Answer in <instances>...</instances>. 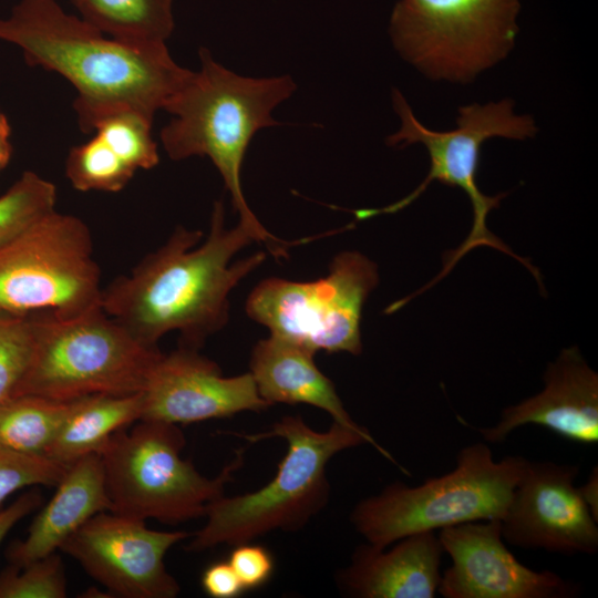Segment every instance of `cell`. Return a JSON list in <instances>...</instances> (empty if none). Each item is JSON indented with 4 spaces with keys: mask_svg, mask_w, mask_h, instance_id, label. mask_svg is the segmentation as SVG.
<instances>
[{
    "mask_svg": "<svg viewBox=\"0 0 598 598\" xmlns=\"http://www.w3.org/2000/svg\"><path fill=\"white\" fill-rule=\"evenodd\" d=\"M519 8V0H399L389 33L426 76L468 83L513 49Z\"/></svg>",
    "mask_w": 598,
    "mask_h": 598,
    "instance_id": "obj_10",
    "label": "cell"
},
{
    "mask_svg": "<svg viewBox=\"0 0 598 598\" xmlns=\"http://www.w3.org/2000/svg\"><path fill=\"white\" fill-rule=\"evenodd\" d=\"M228 563L245 590L264 586L271 578L275 569L271 553L266 547L250 544V542L235 545Z\"/></svg>",
    "mask_w": 598,
    "mask_h": 598,
    "instance_id": "obj_29",
    "label": "cell"
},
{
    "mask_svg": "<svg viewBox=\"0 0 598 598\" xmlns=\"http://www.w3.org/2000/svg\"><path fill=\"white\" fill-rule=\"evenodd\" d=\"M190 535L151 529L145 520L106 511L90 518L60 550L113 596L174 598L181 586L167 571L164 558Z\"/></svg>",
    "mask_w": 598,
    "mask_h": 598,
    "instance_id": "obj_12",
    "label": "cell"
},
{
    "mask_svg": "<svg viewBox=\"0 0 598 598\" xmlns=\"http://www.w3.org/2000/svg\"><path fill=\"white\" fill-rule=\"evenodd\" d=\"M80 17L114 39L162 44L174 31L173 0H71Z\"/></svg>",
    "mask_w": 598,
    "mask_h": 598,
    "instance_id": "obj_21",
    "label": "cell"
},
{
    "mask_svg": "<svg viewBox=\"0 0 598 598\" xmlns=\"http://www.w3.org/2000/svg\"><path fill=\"white\" fill-rule=\"evenodd\" d=\"M101 270L79 217L53 210L0 248V312L66 318L100 306Z\"/></svg>",
    "mask_w": 598,
    "mask_h": 598,
    "instance_id": "obj_9",
    "label": "cell"
},
{
    "mask_svg": "<svg viewBox=\"0 0 598 598\" xmlns=\"http://www.w3.org/2000/svg\"><path fill=\"white\" fill-rule=\"evenodd\" d=\"M200 584L203 590L213 598H236L245 591L228 560L207 566L202 574Z\"/></svg>",
    "mask_w": 598,
    "mask_h": 598,
    "instance_id": "obj_30",
    "label": "cell"
},
{
    "mask_svg": "<svg viewBox=\"0 0 598 598\" xmlns=\"http://www.w3.org/2000/svg\"><path fill=\"white\" fill-rule=\"evenodd\" d=\"M579 493L591 515L598 520V468L595 466L585 484L578 487Z\"/></svg>",
    "mask_w": 598,
    "mask_h": 598,
    "instance_id": "obj_32",
    "label": "cell"
},
{
    "mask_svg": "<svg viewBox=\"0 0 598 598\" xmlns=\"http://www.w3.org/2000/svg\"><path fill=\"white\" fill-rule=\"evenodd\" d=\"M12 156V145L9 136L0 135V172L8 165Z\"/></svg>",
    "mask_w": 598,
    "mask_h": 598,
    "instance_id": "obj_33",
    "label": "cell"
},
{
    "mask_svg": "<svg viewBox=\"0 0 598 598\" xmlns=\"http://www.w3.org/2000/svg\"><path fill=\"white\" fill-rule=\"evenodd\" d=\"M73 401H56L34 394L11 396L0 405V447L45 456Z\"/></svg>",
    "mask_w": 598,
    "mask_h": 598,
    "instance_id": "obj_22",
    "label": "cell"
},
{
    "mask_svg": "<svg viewBox=\"0 0 598 598\" xmlns=\"http://www.w3.org/2000/svg\"><path fill=\"white\" fill-rule=\"evenodd\" d=\"M393 105L401 118V127L395 134L388 137L386 143L399 148L415 143L423 144L430 155V172L425 179L406 197L383 208L358 209L353 212L357 219L363 220L381 214L396 213L414 202L434 181L461 188L467 195L473 208V226L468 236L456 249L445 254L441 272L414 295L430 289L445 277L464 255L480 246L492 247L514 257L542 283L540 272L530 261L515 255L486 226L488 213L499 206L506 194L487 196L480 190L476 183L483 143L493 137L511 140L533 137L537 132L534 120L528 115L514 114L512 100L489 102L484 105L474 103L458 110L456 128L437 132L425 127L417 121L398 90L393 91Z\"/></svg>",
    "mask_w": 598,
    "mask_h": 598,
    "instance_id": "obj_7",
    "label": "cell"
},
{
    "mask_svg": "<svg viewBox=\"0 0 598 598\" xmlns=\"http://www.w3.org/2000/svg\"><path fill=\"white\" fill-rule=\"evenodd\" d=\"M32 351L30 317L0 312V405L13 395L29 367Z\"/></svg>",
    "mask_w": 598,
    "mask_h": 598,
    "instance_id": "obj_27",
    "label": "cell"
},
{
    "mask_svg": "<svg viewBox=\"0 0 598 598\" xmlns=\"http://www.w3.org/2000/svg\"><path fill=\"white\" fill-rule=\"evenodd\" d=\"M142 409L141 392L75 399L45 456L69 466L89 454L100 453L115 432L141 419Z\"/></svg>",
    "mask_w": 598,
    "mask_h": 598,
    "instance_id": "obj_20",
    "label": "cell"
},
{
    "mask_svg": "<svg viewBox=\"0 0 598 598\" xmlns=\"http://www.w3.org/2000/svg\"><path fill=\"white\" fill-rule=\"evenodd\" d=\"M11 127L4 114L0 113V135L10 136Z\"/></svg>",
    "mask_w": 598,
    "mask_h": 598,
    "instance_id": "obj_34",
    "label": "cell"
},
{
    "mask_svg": "<svg viewBox=\"0 0 598 598\" xmlns=\"http://www.w3.org/2000/svg\"><path fill=\"white\" fill-rule=\"evenodd\" d=\"M152 123L153 120L136 111L122 110L96 120L91 132L100 135L135 171L150 169L159 162Z\"/></svg>",
    "mask_w": 598,
    "mask_h": 598,
    "instance_id": "obj_25",
    "label": "cell"
},
{
    "mask_svg": "<svg viewBox=\"0 0 598 598\" xmlns=\"http://www.w3.org/2000/svg\"><path fill=\"white\" fill-rule=\"evenodd\" d=\"M42 495L37 487L23 493L0 511V545L9 532L25 516L41 506Z\"/></svg>",
    "mask_w": 598,
    "mask_h": 598,
    "instance_id": "obj_31",
    "label": "cell"
},
{
    "mask_svg": "<svg viewBox=\"0 0 598 598\" xmlns=\"http://www.w3.org/2000/svg\"><path fill=\"white\" fill-rule=\"evenodd\" d=\"M198 351L178 346L159 354L141 392L140 420L184 425L271 406L249 372L224 377L219 365Z\"/></svg>",
    "mask_w": 598,
    "mask_h": 598,
    "instance_id": "obj_15",
    "label": "cell"
},
{
    "mask_svg": "<svg viewBox=\"0 0 598 598\" xmlns=\"http://www.w3.org/2000/svg\"><path fill=\"white\" fill-rule=\"evenodd\" d=\"M185 443L178 425L158 421L138 420L115 432L99 453L110 512L169 525L205 516L243 466L245 448L210 478L181 456Z\"/></svg>",
    "mask_w": 598,
    "mask_h": 598,
    "instance_id": "obj_8",
    "label": "cell"
},
{
    "mask_svg": "<svg viewBox=\"0 0 598 598\" xmlns=\"http://www.w3.org/2000/svg\"><path fill=\"white\" fill-rule=\"evenodd\" d=\"M315 354L271 334L259 340L249 362V373L259 395L270 405L308 404L327 412L333 422L364 429L350 416L333 382L318 369Z\"/></svg>",
    "mask_w": 598,
    "mask_h": 598,
    "instance_id": "obj_19",
    "label": "cell"
},
{
    "mask_svg": "<svg viewBox=\"0 0 598 598\" xmlns=\"http://www.w3.org/2000/svg\"><path fill=\"white\" fill-rule=\"evenodd\" d=\"M451 558L437 592L444 598H570L579 586L549 570L523 565L507 549L501 519L468 522L440 529Z\"/></svg>",
    "mask_w": 598,
    "mask_h": 598,
    "instance_id": "obj_14",
    "label": "cell"
},
{
    "mask_svg": "<svg viewBox=\"0 0 598 598\" xmlns=\"http://www.w3.org/2000/svg\"><path fill=\"white\" fill-rule=\"evenodd\" d=\"M53 183L27 171L0 196V248L55 209Z\"/></svg>",
    "mask_w": 598,
    "mask_h": 598,
    "instance_id": "obj_24",
    "label": "cell"
},
{
    "mask_svg": "<svg viewBox=\"0 0 598 598\" xmlns=\"http://www.w3.org/2000/svg\"><path fill=\"white\" fill-rule=\"evenodd\" d=\"M33 351L14 395L71 401L143 391L162 351L138 341L101 306L66 318L28 316Z\"/></svg>",
    "mask_w": 598,
    "mask_h": 598,
    "instance_id": "obj_6",
    "label": "cell"
},
{
    "mask_svg": "<svg viewBox=\"0 0 598 598\" xmlns=\"http://www.w3.org/2000/svg\"><path fill=\"white\" fill-rule=\"evenodd\" d=\"M527 458H493L486 443L463 447L453 471L417 486L394 482L360 501L350 515L367 543L386 548L422 532L468 522L501 519L523 475Z\"/></svg>",
    "mask_w": 598,
    "mask_h": 598,
    "instance_id": "obj_5",
    "label": "cell"
},
{
    "mask_svg": "<svg viewBox=\"0 0 598 598\" xmlns=\"http://www.w3.org/2000/svg\"><path fill=\"white\" fill-rule=\"evenodd\" d=\"M235 435L249 443L281 437L287 442V452L266 485L243 495H223L208 505L205 525L190 535L185 546L188 551H204L223 544L235 546L276 529H300L326 506L330 493L327 465L347 448L370 444L399 465L368 430L337 422L328 431L318 432L300 415H286L266 432Z\"/></svg>",
    "mask_w": 598,
    "mask_h": 598,
    "instance_id": "obj_4",
    "label": "cell"
},
{
    "mask_svg": "<svg viewBox=\"0 0 598 598\" xmlns=\"http://www.w3.org/2000/svg\"><path fill=\"white\" fill-rule=\"evenodd\" d=\"M177 227L164 245L146 255L128 275L102 289L101 308L138 341L157 347L178 331L179 346L199 350L229 318V293L262 264L256 252L231 262L256 236L243 224L225 226L221 200L214 204L209 233Z\"/></svg>",
    "mask_w": 598,
    "mask_h": 598,
    "instance_id": "obj_1",
    "label": "cell"
},
{
    "mask_svg": "<svg viewBox=\"0 0 598 598\" xmlns=\"http://www.w3.org/2000/svg\"><path fill=\"white\" fill-rule=\"evenodd\" d=\"M576 465L527 461L501 518L504 542L525 549L592 555L598 549V520L574 481Z\"/></svg>",
    "mask_w": 598,
    "mask_h": 598,
    "instance_id": "obj_13",
    "label": "cell"
},
{
    "mask_svg": "<svg viewBox=\"0 0 598 598\" xmlns=\"http://www.w3.org/2000/svg\"><path fill=\"white\" fill-rule=\"evenodd\" d=\"M200 69L193 71L164 110L171 122L159 133L162 145L174 161L207 156L223 177L239 223L257 241L282 257L289 241L271 235L248 206L240 172L254 135L279 125L271 113L292 95L297 85L289 75L252 78L237 74L215 61L209 50L199 49Z\"/></svg>",
    "mask_w": 598,
    "mask_h": 598,
    "instance_id": "obj_3",
    "label": "cell"
},
{
    "mask_svg": "<svg viewBox=\"0 0 598 598\" xmlns=\"http://www.w3.org/2000/svg\"><path fill=\"white\" fill-rule=\"evenodd\" d=\"M68 582L63 561L55 553L0 573V598H64Z\"/></svg>",
    "mask_w": 598,
    "mask_h": 598,
    "instance_id": "obj_26",
    "label": "cell"
},
{
    "mask_svg": "<svg viewBox=\"0 0 598 598\" xmlns=\"http://www.w3.org/2000/svg\"><path fill=\"white\" fill-rule=\"evenodd\" d=\"M135 172L95 133L85 143L73 146L65 161V176L80 192H120Z\"/></svg>",
    "mask_w": 598,
    "mask_h": 598,
    "instance_id": "obj_23",
    "label": "cell"
},
{
    "mask_svg": "<svg viewBox=\"0 0 598 598\" xmlns=\"http://www.w3.org/2000/svg\"><path fill=\"white\" fill-rule=\"evenodd\" d=\"M386 550L358 546L337 575L341 591L355 598H433L441 581L443 548L435 532L405 536Z\"/></svg>",
    "mask_w": 598,
    "mask_h": 598,
    "instance_id": "obj_17",
    "label": "cell"
},
{
    "mask_svg": "<svg viewBox=\"0 0 598 598\" xmlns=\"http://www.w3.org/2000/svg\"><path fill=\"white\" fill-rule=\"evenodd\" d=\"M106 511H111V502L103 465L100 454L92 453L69 465L25 538L8 547L7 558L22 567L55 553L90 518Z\"/></svg>",
    "mask_w": 598,
    "mask_h": 598,
    "instance_id": "obj_18",
    "label": "cell"
},
{
    "mask_svg": "<svg viewBox=\"0 0 598 598\" xmlns=\"http://www.w3.org/2000/svg\"><path fill=\"white\" fill-rule=\"evenodd\" d=\"M68 465L42 455H27L0 447V511L4 502L25 487H52Z\"/></svg>",
    "mask_w": 598,
    "mask_h": 598,
    "instance_id": "obj_28",
    "label": "cell"
},
{
    "mask_svg": "<svg viewBox=\"0 0 598 598\" xmlns=\"http://www.w3.org/2000/svg\"><path fill=\"white\" fill-rule=\"evenodd\" d=\"M378 283V266L372 260L358 251H343L320 279L261 280L248 296L245 310L271 336L313 353L358 355L362 352L363 306Z\"/></svg>",
    "mask_w": 598,
    "mask_h": 598,
    "instance_id": "obj_11",
    "label": "cell"
},
{
    "mask_svg": "<svg viewBox=\"0 0 598 598\" xmlns=\"http://www.w3.org/2000/svg\"><path fill=\"white\" fill-rule=\"evenodd\" d=\"M0 40L18 47L29 65L55 72L73 85V107L84 133L115 111L154 120L193 73L174 61L166 43L114 39L66 13L56 0H20L0 18Z\"/></svg>",
    "mask_w": 598,
    "mask_h": 598,
    "instance_id": "obj_2",
    "label": "cell"
},
{
    "mask_svg": "<svg viewBox=\"0 0 598 598\" xmlns=\"http://www.w3.org/2000/svg\"><path fill=\"white\" fill-rule=\"evenodd\" d=\"M544 389L503 410L498 422L476 427L491 444H501L516 429L537 425L568 441L598 442V374L574 346L547 364Z\"/></svg>",
    "mask_w": 598,
    "mask_h": 598,
    "instance_id": "obj_16",
    "label": "cell"
}]
</instances>
